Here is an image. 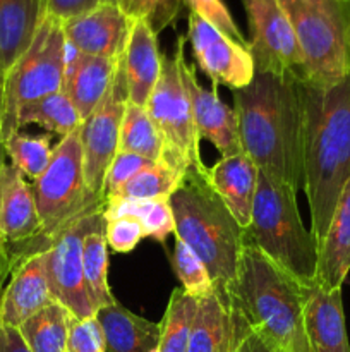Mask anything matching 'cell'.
Here are the masks:
<instances>
[{
  "instance_id": "7402d4cb",
  "label": "cell",
  "mask_w": 350,
  "mask_h": 352,
  "mask_svg": "<svg viewBox=\"0 0 350 352\" xmlns=\"http://www.w3.org/2000/svg\"><path fill=\"white\" fill-rule=\"evenodd\" d=\"M350 272V181L340 195L323 244L318 250L314 284L342 289Z\"/></svg>"
},
{
  "instance_id": "7bdbcfd3",
  "label": "cell",
  "mask_w": 350,
  "mask_h": 352,
  "mask_svg": "<svg viewBox=\"0 0 350 352\" xmlns=\"http://www.w3.org/2000/svg\"><path fill=\"white\" fill-rule=\"evenodd\" d=\"M10 274L9 265H7V256H5V248H3V243L0 241V296H2V282L7 275Z\"/></svg>"
},
{
  "instance_id": "44dd1931",
  "label": "cell",
  "mask_w": 350,
  "mask_h": 352,
  "mask_svg": "<svg viewBox=\"0 0 350 352\" xmlns=\"http://www.w3.org/2000/svg\"><path fill=\"white\" fill-rule=\"evenodd\" d=\"M205 177L223 205L230 210L242 229L250 223L254 198H256L259 168L247 153L222 157L213 167H208Z\"/></svg>"
},
{
  "instance_id": "ba28073f",
  "label": "cell",
  "mask_w": 350,
  "mask_h": 352,
  "mask_svg": "<svg viewBox=\"0 0 350 352\" xmlns=\"http://www.w3.org/2000/svg\"><path fill=\"white\" fill-rule=\"evenodd\" d=\"M67 64V41L60 21L45 16L30 48L5 74L0 143L17 129L21 109L62 91Z\"/></svg>"
},
{
  "instance_id": "d590c367",
  "label": "cell",
  "mask_w": 350,
  "mask_h": 352,
  "mask_svg": "<svg viewBox=\"0 0 350 352\" xmlns=\"http://www.w3.org/2000/svg\"><path fill=\"white\" fill-rule=\"evenodd\" d=\"M184 0H129L127 17L148 19L156 33L174 23Z\"/></svg>"
},
{
  "instance_id": "30bf717a",
  "label": "cell",
  "mask_w": 350,
  "mask_h": 352,
  "mask_svg": "<svg viewBox=\"0 0 350 352\" xmlns=\"http://www.w3.org/2000/svg\"><path fill=\"white\" fill-rule=\"evenodd\" d=\"M103 210L84 213L74 222L65 226L51 241V246L45 251L48 284L55 301L64 305L78 320L93 318L95 308L88 296L82 268V248L84 237L89 232L105 229L106 222Z\"/></svg>"
},
{
  "instance_id": "4fadbf2b",
  "label": "cell",
  "mask_w": 350,
  "mask_h": 352,
  "mask_svg": "<svg viewBox=\"0 0 350 352\" xmlns=\"http://www.w3.org/2000/svg\"><path fill=\"white\" fill-rule=\"evenodd\" d=\"M41 220L33 188L24 175L2 160L0 164V241L5 248L10 274L17 265L43 253L40 243Z\"/></svg>"
},
{
  "instance_id": "f35d334b",
  "label": "cell",
  "mask_w": 350,
  "mask_h": 352,
  "mask_svg": "<svg viewBox=\"0 0 350 352\" xmlns=\"http://www.w3.org/2000/svg\"><path fill=\"white\" fill-rule=\"evenodd\" d=\"M67 352H106L105 339L96 318H72Z\"/></svg>"
},
{
  "instance_id": "ffe728a7",
  "label": "cell",
  "mask_w": 350,
  "mask_h": 352,
  "mask_svg": "<svg viewBox=\"0 0 350 352\" xmlns=\"http://www.w3.org/2000/svg\"><path fill=\"white\" fill-rule=\"evenodd\" d=\"M120 57H93L75 52L67 43V64L62 91L71 98L82 122L96 110L108 93Z\"/></svg>"
},
{
  "instance_id": "f6af8a7d",
  "label": "cell",
  "mask_w": 350,
  "mask_h": 352,
  "mask_svg": "<svg viewBox=\"0 0 350 352\" xmlns=\"http://www.w3.org/2000/svg\"><path fill=\"white\" fill-rule=\"evenodd\" d=\"M218 352H235V340H233V329H232V333H230L229 340L225 342V346L222 347Z\"/></svg>"
},
{
  "instance_id": "277c9868",
  "label": "cell",
  "mask_w": 350,
  "mask_h": 352,
  "mask_svg": "<svg viewBox=\"0 0 350 352\" xmlns=\"http://www.w3.org/2000/svg\"><path fill=\"white\" fill-rule=\"evenodd\" d=\"M205 172L189 168L168 201L175 219V239L194 251L208 268L216 291L225 294L239 268L244 229L208 184Z\"/></svg>"
},
{
  "instance_id": "8d00e7d4",
  "label": "cell",
  "mask_w": 350,
  "mask_h": 352,
  "mask_svg": "<svg viewBox=\"0 0 350 352\" xmlns=\"http://www.w3.org/2000/svg\"><path fill=\"white\" fill-rule=\"evenodd\" d=\"M105 239L115 253H129L144 237L143 226L134 217L105 220Z\"/></svg>"
},
{
  "instance_id": "e575fe53",
  "label": "cell",
  "mask_w": 350,
  "mask_h": 352,
  "mask_svg": "<svg viewBox=\"0 0 350 352\" xmlns=\"http://www.w3.org/2000/svg\"><path fill=\"white\" fill-rule=\"evenodd\" d=\"M184 3L189 7V10L192 14L205 19L206 23H209L213 28L222 31L223 34L235 40L237 43H242L249 47V41L244 38L242 31L239 30V26L233 21L232 14L226 9L223 0H184Z\"/></svg>"
},
{
  "instance_id": "ee69618b",
  "label": "cell",
  "mask_w": 350,
  "mask_h": 352,
  "mask_svg": "<svg viewBox=\"0 0 350 352\" xmlns=\"http://www.w3.org/2000/svg\"><path fill=\"white\" fill-rule=\"evenodd\" d=\"M3 89H5V72L0 67V120H2L3 112Z\"/></svg>"
},
{
  "instance_id": "74e56055",
  "label": "cell",
  "mask_w": 350,
  "mask_h": 352,
  "mask_svg": "<svg viewBox=\"0 0 350 352\" xmlns=\"http://www.w3.org/2000/svg\"><path fill=\"white\" fill-rule=\"evenodd\" d=\"M153 164H154L153 160H148V158L139 157V155L126 153V151H117L112 164H110L108 172H106L105 198L106 195H110V192H113L115 189H119L120 186L126 184L129 179H132L134 175L139 174V172L144 170V168L151 167Z\"/></svg>"
},
{
  "instance_id": "d4e9b609",
  "label": "cell",
  "mask_w": 350,
  "mask_h": 352,
  "mask_svg": "<svg viewBox=\"0 0 350 352\" xmlns=\"http://www.w3.org/2000/svg\"><path fill=\"white\" fill-rule=\"evenodd\" d=\"M232 333V315L226 296L220 291L198 299L187 352H218Z\"/></svg>"
},
{
  "instance_id": "9c48e42d",
  "label": "cell",
  "mask_w": 350,
  "mask_h": 352,
  "mask_svg": "<svg viewBox=\"0 0 350 352\" xmlns=\"http://www.w3.org/2000/svg\"><path fill=\"white\" fill-rule=\"evenodd\" d=\"M187 36H178L174 55H161V72L148 102V113L153 119L161 141L163 153L160 162L185 174L189 168L206 170L199 151V136L191 112L182 67L185 62Z\"/></svg>"
},
{
  "instance_id": "b9f144b4",
  "label": "cell",
  "mask_w": 350,
  "mask_h": 352,
  "mask_svg": "<svg viewBox=\"0 0 350 352\" xmlns=\"http://www.w3.org/2000/svg\"><path fill=\"white\" fill-rule=\"evenodd\" d=\"M0 352H33L24 342L19 329L0 323Z\"/></svg>"
},
{
  "instance_id": "d6a6232c",
  "label": "cell",
  "mask_w": 350,
  "mask_h": 352,
  "mask_svg": "<svg viewBox=\"0 0 350 352\" xmlns=\"http://www.w3.org/2000/svg\"><path fill=\"white\" fill-rule=\"evenodd\" d=\"M3 151L10 158V165L26 177L36 181L51 160V138L48 134L31 136L21 131L10 134L2 143Z\"/></svg>"
},
{
  "instance_id": "d6986e66",
  "label": "cell",
  "mask_w": 350,
  "mask_h": 352,
  "mask_svg": "<svg viewBox=\"0 0 350 352\" xmlns=\"http://www.w3.org/2000/svg\"><path fill=\"white\" fill-rule=\"evenodd\" d=\"M304 329L311 352H350L342 289H304Z\"/></svg>"
},
{
  "instance_id": "cb8c5ba5",
  "label": "cell",
  "mask_w": 350,
  "mask_h": 352,
  "mask_svg": "<svg viewBox=\"0 0 350 352\" xmlns=\"http://www.w3.org/2000/svg\"><path fill=\"white\" fill-rule=\"evenodd\" d=\"M45 16V0H0V67L5 74L30 48Z\"/></svg>"
},
{
  "instance_id": "5b68a950",
  "label": "cell",
  "mask_w": 350,
  "mask_h": 352,
  "mask_svg": "<svg viewBox=\"0 0 350 352\" xmlns=\"http://www.w3.org/2000/svg\"><path fill=\"white\" fill-rule=\"evenodd\" d=\"M244 244L257 248L302 285L314 282L318 251L311 230L302 222L297 191L261 172L250 223L244 229Z\"/></svg>"
},
{
  "instance_id": "3957f363",
  "label": "cell",
  "mask_w": 350,
  "mask_h": 352,
  "mask_svg": "<svg viewBox=\"0 0 350 352\" xmlns=\"http://www.w3.org/2000/svg\"><path fill=\"white\" fill-rule=\"evenodd\" d=\"M304 289L257 248L244 244L225 296L275 352H311L304 329Z\"/></svg>"
},
{
  "instance_id": "e0dca14e",
  "label": "cell",
  "mask_w": 350,
  "mask_h": 352,
  "mask_svg": "<svg viewBox=\"0 0 350 352\" xmlns=\"http://www.w3.org/2000/svg\"><path fill=\"white\" fill-rule=\"evenodd\" d=\"M129 102L146 109L161 72L158 33L148 19H132L126 47L120 54Z\"/></svg>"
},
{
  "instance_id": "60d3db41",
  "label": "cell",
  "mask_w": 350,
  "mask_h": 352,
  "mask_svg": "<svg viewBox=\"0 0 350 352\" xmlns=\"http://www.w3.org/2000/svg\"><path fill=\"white\" fill-rule=\"evenodd\" d=\"M106 2H113V0H45V12L47 16L65 23Z\"/></svg>"
},
{
  "instance_id": "4dcf8cb0",
  "label": "cell",
  "mask_w": 350,
  "mask_h": 352,
  "mask_svg": "<svg viewBox=\"0 0 350 352\" xmlns=\"http://www.w3.org/2000/svg\"><path fill=\"white\" fill-rule=\"evenodd\" d=\"M198 299L184 292L182 287L172 291L163 320L160 322L158 352H187Z\"/></svg>"
},
{
  "instance_id": "7c38bea8",
  "label": "cell",
  "mask_w": 350,
  "mask_h": 352,
  "mask_svg": "<svg viewBox=\"0 0 350 352\" xmlns=\"http://www.w3.org/2000/svg\"><path fill=\"white\" fill-rule=\"evenodd\" d=\"M126 103L127 82L122 60H119V67L108 93L81 126L84 181L89 192L98 198H105L106 172L119 151L120 124Z\"/></svg>"
},
{
  "instance_id": "484cf974",
  "label": "cell",
  "mask_w": 350,
  "mask_h": 352,
  "mask_svg": "<svg viewBox=\"0 0 350 352\" xmlns=\"http://www.w3.org/2000/svg\"><path fill=\"white\" fill-rule=\"evenodd\" d=\"M72 313L54 301L19 327L24 342L33 352H67Z\"/></svg>"
},
{
  "instance_id": "f1b7e54d",
  "label": "cell",
  "mask_w": 350,
  "mask_h": 352,
  "mask_svg": "<svg viewBox=\"0 0 350 352\" xmlns=\"http://www.w3.org/2000/svg\"><path fill=\"white\" fill-rule=\"evenodd\" d=\"M119 151L139 155L153 162H160L163 153V141L148 109L129 102V98L120 124Z\"/></svg>"
},
{
  "instance_id": "1f68e13d",
  "label": "cell",
  "mask_w": 350,
  "mask_h": 352,
  "mask_svg": "<svg viewBox=\"0 0 350 352\" xmlns=\"http://www.w3.org/2000/svg\"><path fill=\"white\" fill-rule=\"evenodd\" d=\"M184 174L168 167L163 162H154L151 167L144 168L139 174L106 195V201L117 199H156L170 198L172 192L180 184Z\"/></svg>"
},
{
  "instance_id": "83f0119b",
  "label": "cell",
  "mask_w": 350,
  "mask_h": 352,
  "mask_svg": "<svg viewBox=\"0 0 350 352\" xmlns=\"http://www.w3.org/2000/svg\"><path fill=\"white\" fill-rule=\"evenodd\" d=\"M31 124L65 138L82 126V119L71 98L64 91H58L21 109L17 116V129L21 131Z\"/></svg>"
},
{
  "instance_id": "4316f807",
  "label": "cell",
  "mask_w": 350,
  "mask_h": 352,
  "mask_svg": "<svg viewBox=\"0 0 350 352\" xmlns=\"http://www.w3.org/2000/svg\"><path fill=\"white\" fill-rule=\"evenodd\" d=\"M103 217L105 220L134 217L143 226L144 237H151L161 244L167 241L170 234H175V219L168 198L106 201Z\"/></svg>"
},
{
  "instance_id": "5bb4252c",
  "label": "cell",
  "mask_w": 350,
  "mask_h": 352,
  "mask_svg": "<svg viewBox=\"0 0 350 352\" xmlns=\"http://www.w3.org/2000/svg\"><path fill=\"white\" fill-rule=\"evenodd\" d=\"M187 41L199 69L211 79L213 86L240 89L254 78V60L247 45L237 43L206 23L196 14L189 12Z\"/></svg>"
},
{
  "instance_id": "ab89813d",
  "label": "cell",
  "mask_w": 350,
  "mask_h": 352,
  "mask_svg": "<svg viewBox=\"0 0 350 352\" xmlns=\"http://www.w3.org/2000/svg\"><path fill=\"white\" fill-rule=\"evenodd\" d=\"M230 315H232L235 352H275L256 332H254L253 327L246 322V318H244L235 308H232V306H230Z\"/></svg>"
},
{
  "instance_id": "8fae6325",
  "label": "cell",
  "mask_w": 350,
  "mask_h": 352,
  "mask_svg": "<svg viewBox=\"0 0 350 352\" xmlns=\"http://www.w3.org/2000/svg\"><path fill=\"white\" fill-rule=\"evenodd\" d=\"M242 3L256 72L301 78V48L280 0H242Z\"/></svg>"
},
{
  "instance_id": "f546056e",
  "label": "cell",
  "mask_w": 350,
  "mask_h": 352,
  "mask_svg": "<svg viewBox=\"0 0 350 352\" xmlns=\"http://www.w3.org/2000/svg\"><path fill=\"white\" fill-rule=\"evenodd\" d=\"M82 268L86 289L95 313L103 306L113 305L117 299L113 298L108 284V244L105 239V229L93 230L84 237Z\"/></svg>"
},
{
  "instance_id": "7dc6e473",
  "label": "cell",
  "mask_w": 350,
  "mask_h": 352,
  "mask_svg": "<svg viewBox=\"0 0 350 352\" xmlns=\"http://www.w3.org/2000/svg\"><path fill=\"white\" fill-rule=\"evenodd\" d=\"M151 352H158V349H153V351H151Z\"/></svg>"
},
{
  "instance_id": "bcb514c9",
  "label": "cell",
  "mask_w": 350,
  "mask_h": 352,
  "mask_svg": "<svg viewBox=\"0 0 350 352\" xmlns=\"http://www.w3.org/2000/svg\"><path fill=\"white\" fill-rule=\"evenodd\" d=\"M2 160H3V146L2 143H0V164H2Z\"/></svg>"
},
{
  "instance_id": "2e32d148",
  "label": "cell",
  "mask_w": 350,
  "mask_h": 352,
  "mask_svg": "<svg viewBox=\"0 0 350 352\" xmlns=\"http://www.w3.org/2000/svg\"><path fill=\"white\" fill-rule=\"evenodd\" d=\"M62 30L65 41L79 54L117 58L126 47L130 19L115 2H106L62 23Z\"/></svg>"
},
{
  "instance_id": "8992f818",
  "label": "cell",
  "mask_w": 350,
  "mask_h": 352,
  "mask_svg": "<svg viewBox=\"0 0 350 352\" xmlns=\"http://www.w3.org/2000/svg\"><path fill=\"white\" fill-rule=\"evenodd\" d=\"M302 55L301 79L328 88L350 74V0H280Z\"/></svg>"
},
{
  "instance_id": "7a4b0ae2",
  "label": "cell",
  "mask_w": 350,
  "mask_h": 352,
  "mask_svg": "<svg viewBox=\"0 0 350 352\" xmlns=\"http://www.w3.org/2000/svg\"><path fill=\"white\" fill-rule=\"evenodd\" d=\"M242 151L261 174L299 192L302 189V96L299 76L254 72L233 89Z\"/></svg>"
},
{
  "instance_id": "52a82bcc",
  "label": "cell",
  "mask_w": 350,
  "mask_h": 352,
  "mask_svg": "<svg viewBox=\"0 0 350 352\" xmlns=\"http://www.w3.org/2000/svg\"><path fill=\"white\" fill-rule=\"evenodd\" d=\"M31 188L41 220L40 243L43 253L65 226L84 213L105 208L106 199L89 192L86 186L81 127L62 138L60 143L54 148L47 170Z\"/></svg>"
},
{
  "instance_id": "9a60e30c",
  "label": "cell",
  "mask_w": 350,
  "mask_h": 352,
  "mask_svg": "<svg viewBox=\"0 0 350 352\" xmlns=\"http://www.w3.org/2000/svg\"><path fill=\"white\" fill-rule=\"evenodd\" d=\"M182 74L199 140L209 141L222 157L242 153L235 110L222 102L216 86L206 89L199 85L194 65L187 64V60L184 62Z\"/></svg>"
},
{
  "instance_id": "6da1fadb",
  "label": "cell",
  "mask_w": 350,
  "mask_h": 352,
  "mask_svg": "<svg viewBox=\"0 0 350 352\" xmlns=\"http://www.w3.org/2000/svg\"><path fill=\"white\" fill-rule=\"evenodd\" d=\"M301 96L302 191L318 251L340 195L350 181V74L328 88L301 79Z\"/></svg>"
},
{
  "instance_id": "ac0fdd59",
  "label": "cell",
  "mask_w": 350,
  "mask_h": 352,
  "mask_svg": "<svg viewBox=\"0 0 350 352\" xmlns=\"http://www.w3.org/2000/svg\"><path fill=\"white\" fill-rule=\"evenodd\" d=\"M55 301L45 267V253L34 254L14 268L0 296V323L19 329L27 318Z\"/></svg>"
},
{
  "instance_id": "836d02e7",
  "label": "cell",
  "mask_w": 350,
  "mask_h": 352,
  "mask_svg": "<svg viewBox=\"0 0 350 352\" xmlns=\"http://www.w3.org/2000/svg\"><path fill=\"white\" fill-rule=\"evenodd\" d=\"M172 267L184 292L192 298H205L216 289L205 263L196 256L191 248L178 239H175L174 253H172Z\"/></svg>"
},
{
  "instance_id": "603a6c76",
  "label": "cell",
  "mask_w": 350,
  "mask_h": 352,
  "mask_svg": "<svg viewBox=\"0 0 350 352\" xmlns=\"http://www.w3.org/2000/svg\"><path fill=\"white\" fill-rule=\"evenodd\" d=\"M106 352H151L160 342V323L134 315L119 301L95 313Z\"/></svg>"
}]
</instances>
